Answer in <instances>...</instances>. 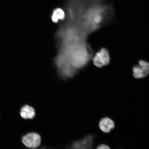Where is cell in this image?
<instances>
[{
	"mask_svg": "<svg viewBox=\"0 0 149 149\" xmlns=\"http://www.w3.org/2000/svg\"><path fill=\"white\" fill-rule=\"evenodd\" d=\"M70 24L83 32H92L111 21L115 10L109 0H72Z\"/></svg>",
	"mask_w": 149,
	"mask_h": 149,
	"instance_id": "cell-1",
	"label": "cell"
},
{
	"mask_svg": "<svg viewBox=\"0 0 149 149\" xmlns=\"http://www.w3.org/2000/svg\"><path fill=\"white\" fill-rule=\"evenodd\" d=\"M22 141L27 148L35 149L40 146L41 143V138L38 134L32 132L23 136Z\"/></svg>",
	"mask_w": 149,
	"mask_h": 149,
	"instance_id": "cell-3",
	"label": "cell"
},
{
	"mask_svg": "<svg viewBox=\"0 0 149 149\" xmlns=\"http://www.w3.org/2000/svg\"><path fill=\"white\" fill-rule=\"evenodd\" d=\"M100 129L103 133H109L115 127L114 121L108 117H104L100 121L98 124Z\"/></svg>",
	"mask_w": 149,
	"mask_h": 149,
	"instance_id": "cell-6",
	"label": "cell"
},
{
	"mask_svg": "<svg viewBox=\"0 0 149 149\" xmlns=\"http://www.w3.org/2000/svg\"><path fill=\"white\" fill-rule=\"evenodd\" d=\"M96 149H111L107 145L102 144H100L97 147Z\"/></svg>",
	"mask_w": 149,
	"mask_h": 149,
	"instance_id": "cell-9",
	"label": "cell"
},
{
	"mask_svg": "<svg viewBox=\"0 0 149 149\" xmlns=\"http://www.w3.org/2000/svg\"><path fill=\"white\" fill-rule=\"evenodd\" d=\"M65 17V13L64 11L60 8H58L54 11L52 17L53 21L56 23L59 20L64 19Z\"/></svg>",
	"mask_w": 149,
	"mask_h": 149,
	"instance_id": "cell-8",
	"label": "cell"
},
{
	"mask_svg": "<svg viewBox=\"0 0 149 149\" xmlns=\"http://www.w3.org/2000/svg\"><path fill=\"white\" fill-rule=\"evenodd\" d=\"M94 138V135H87L72 143L68 149H92Z\"/></svg>",
	"mask_w": 149,
	"mask_h": 149,
	"instance_id": "cell-5",
	"label": "cell"
},
{
	"mask_svg": "<svg viewBox=\"0 0 149 149\" xmlns=\"http://www.w3.org/2000/svg\"><path fill=\"white\" fill-rule=\"evenodd\" d=\"M148 63L144 60L139 61L138 65L133 66V74L136 79H141L147 77L149 74Z\"/></svg>",
	"mask_w": 149,
	"mask_h": 149,
	"instance_id": "cell-4",
	"label": "cell"
},
{
	"mask_svg": "<svg viewBox=\"0 0 149 149\" xmlns=\"http://www.w3.org/2000/svg\"><path fill=\"white\" fill-rule=\"evenodd\" d=\"M20 116L25 119H32L35 116L36 112L33 108L29 105L22 107L20 112Z\"/></svg>",
	"mask_w": 149,
	"mask_h": 149,
	"instance_id": "cell-7",
	"label": "cell"
},
{
	"mask_svg": "<svg viewBox=\"0 0 149 149\" xmlns=\"http://www.w3.org/2000/svg\"><path fill=\"white\" fill-rule=\"evenodd\" d=\"M109 51L105 48H102L97 52L93 59V64L98 68L107 66L110 62Z\"/></svg>",
	"mask_w": 149,
	"mask_h": 149,
	"instance_id": "cell-2",
	"label": "cell"
}]
</instances>
